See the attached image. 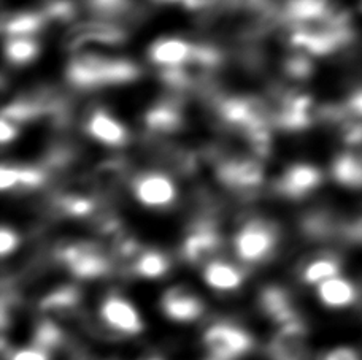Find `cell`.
Returning a JSON list of instances; mask_svg holds the SVG:
<instances>
[{"label": "cell", "instance_id": "cell-36", "mask_svg": "<svg viewBox=\"0 0 362 360\" xmlns=\"http://www.w3.org/2000/svg\"><path fill=\"white\" fill-rule=\"evenodd\" d=\"M16 133H18V126L13 124L10 121L2 119V122H0V138H2V143L4 145L10 143L11 140H15Z\"/></svg>", "mask_w": 362, "mask_h": 360}, {"label": "cell", "instance_id": "cell-16", "mask_svg": "<svg viewBox=\"0 0 362 360\" xmlns=\"http://www.w3.org/2000/svg\"><path fill=\"white\" fill-rule=\"evenodd\" d=\"M86 132L90 138L107 146H122L129 140L126 127L103 108L90 112L86 121Z\"/></svg>", "mask_w": 362, "mask_h": 360}, {"label": "cell", "instance_id": "cell-17", "mask_svg": "<svg viewBox=\"0 0 362 360\" xmlns=\"http://www.w3.org/2000/svg\"><path fill=\"white\" fill-rule=\"evenodd\" d=\"M64 260L78 278H97L107 272L108 263L99 251L88 244H75L64 251Z\"/></svg>", "mask_w": 362, "mask_h": 360}, {"label": "cell", "instance_id": "cell-28", "mask_svg": "<svg viewBox=\"0 0 362 360\" xmlns=\"http://www.w3.org/2000/svg\"><path fill=\"white\" fill-rule=\"evenodd\" d=\"M283 70H284V73L289 76V78L307 80L313 73V64L308 59V56L305 53L297 51V53L291 54L286 57V59H284Z\"/></svg>", "mask_w": 362, "mask_h": 360}, {"label": "cell", "instance_id": "cell-21", "mask_svg": "<svg viewBox=\"0 0 362 360\" xmlns=\"http://www.w3.org/2000/svg\"><path fill=\"white\" fill-rule=\"evenodd\" d=\"M48 19L43 11H19L5 16L2 32L6 38L10 37H35Z\"/></svg>", "mask_w": 362, "mask_h": 360}, {"label": "cell", "instance_id": "cell-19", "mask_svg": "<svg viewBox=\"0 0 362 360\" xmlns=\"http://www.w3.org/2000/svg\"><path fill=\"white\" fill-rule=\"evenodd\" d=\"M316 295L325 306L339 310V308L353 305L358 299V291L351 281L341 278V276H335V278L321 282L316 289Z\"/></svg>", "mask_w": 362, "mask_h": 360}, {"label": "cell", "instance_id": "cell-32", "mask_svg": "<svg viewBox=\"0 0 362 360\" xmlns=\"http://www.w3.org/2000/svg\"><path fill=\"white\" fill-rule=\"evenodd\" d=\"M10 360H49V354L42 346H28V348H19L11 352Z\"/></svg>", "mask_w": 362, "mask_h": 360}, {"label": "cell", "instance_id": "cell-6", "mask_svg": "<svg viewBox=\"0 0 362 360\" xmlns=\"http://www.w3.org/2000/svg\"><path fill=\"white\" fill-rule=\"evenodd\" d=\"M274 126L283 131H303L313 124V102L303 92L278 91L276 107L272 110Z\"/></svg>", "mask_w": 362, "mask_h": 360}, {"label": "cell", "instance_id": "cell-5", "mask_svg": "<svg viewBox=\"0 0 362 360\" xmlns=\"http://www.w3.org/2000/svg\"><path fill=\"white\" fill-rule=\"evenodd\" d=\"M204 343L216 360H234L253 348V337L242 327L218 323L205 332Z\"/></svg>", "mask_w": 362, "mask_h": 360}, {"label": "cell", "instance_id": "cell-35", "mask_svg": "<svg viewBox=\"0 0 362 360\" xmlns=\"http://www.w3.org/2000/svg\"><path fill=\"white\" fill-rule=\"evenodd\" d=\"M344 140L350 145H358L362 141V124H350L344 127Z\"/></svg>", "mask_w": 362, "mask_h": 360}, {"label": "cell", "instance_id": "cell-10", "mask_svg": "<svg viewBox=\"0 0 362 360\" xmlns=\"http://www.w3.org/2000/svg\"><path fill=\"white\" fill-rule=\"evenodd\" d=\"M322 175L315 165L294 164L283 172L276 179L275 189L288 198H302L313 192L321 184Z\"/></svg>", "mask_w": 362, "mask_h": 360}, {"label": "cell", "instance_id": "cell-20", "mask_svg": "<svg viewBox=\"0 0 362 360\" xmlns=\"http://www.w3.org/2000/svg\"><path fill=\"white\" fill-rule=\"evenodd\" d=\"M219 244V236L216 230L213 229L210 224L200 222L199 226L194 227L192 232L185 241V256L187 260L199 262L202 260L205 256L215 253V249Z\"/></svg>", "mask_w": 362, "mask_h": 360}, {"label": "cell", "instance_id": "cell-18", "mask_svg": "<svg viewBox=\"0 0 362 360\" xmlns=\"http://www.w3.org/2000/svg\"><path fill=\"white\" fill-rule=\"evenodd\" d=\"M202 280L206 286L218 292H230L243 284V272L234 263L226 260H210L202 270Z\"/></svg>", "mask_w": 362, "mask_h": 360}, {"label": "cell", "instance_id": "cell-31", "mask_svg": "<svg viewBox=\"0 0 362 360\" xmlns=\"http://www.w3.org/2000/svg\"><path fill=\"white\" fill-rule=\"evenodd\" d=\"M59 340H61V333L51 323H43V324H40V327H38L35 344L42 346L43 349L48 351V348L56 344Z\"/></svg>", "mask_w": 362, "mask_h": 360}, {"label": "cell", "instance_id": "cell-7", "mask_svg": "<svg viewBox=\"0 0 362 360\" xmlns=\"http://www.w3.org/2000/svg\"><path fill=\"white\" fill-rule=\"evenodd\" d=\"M132 192L146 208H167L175 202L177 186L163 172H144L132 179Z\"/></svg>", "mask_w": 362, "mask_h": 360}, {"label": "cell", "instance_id": "cell-3", "mask_svg": "<svg viewBox=\"0 0 362 360\" xmlns=\"http://www.w3.org/2000/svg\"><path fill=\"white\" fill-rule=\"evenodd\" d=\"M276 244V229L266 220H251L238 229L234 249L240 260L257 263L272 254Z\"/></svg>", "mask_w": 362, "mask_h": 360}, {"label": "cell", "instance_id": "cell-4", "mask_svg": "<svg viewBox=\"0 0 362 360\" xmlns=\"http://www.w3.org/2000/svg\"><path fill=\"white\" fill-rule=\"evenodd\" d=\"M216 178L230 191L240 192V194H253L264 181V169L257 157H228L218 162Z\"/></svg>", "mask_w": 362, "mask_h": 360}, {"label": "cell", "instance_id": "cell-25", "mask_svg": "<svg viewBox=\"0 0 362 360\" xmlns=\"http://www.w3.org/2000/svg\"><path fill=\"white\" fill-rule=\"evenodd\" d=\"M339 273H340L339 259H335L332 256H325L312 260L305 268H303L302 280L303 282H307V284L320 286L321 282L339 276Z\"/></svg>", "mask_w": 362, "mask_h": 360}, {"label": "cell", "instance_id": "cell-13", "mask_svg": "<svg viewBox=\"0 0 362 360\" xmlns=\"http://www.w3.org/2000/svg\"><path fill=\"white\" fill-rule=\"evenodd\" d=\"M327 0H288L281 10V21L289 28H308L321 24L332 15Z\"/></svg>", "mask_w": 362, "mask_h": 360}, {"label": "cell", "instance_id": "cell-30", "mask_svg": "<svg viewBox=\"0 0 362 360\" xmlns=\"http://www.w3.org/2000/svg\"><path fill=\"white\" fill-rule=\"evenodd\" d=\"M264 305H266L267 313L276 319H289L286 318L289 313L288 300L284 299V295L280 291H266V294H264Z\"/></svg>", "mask_w": 362, "mask_h": 360}, {"label": "cell", "instance_id": "cell-22", "mask_svg": "<svg viewBox=\"0 0 362 360\" xmlns=\"http://www.w3.org/2000/svg\"><path fill=\"white\" fill-rule=\"evenodd\" d=\"M332 176L345 188H362V156L346 151L339 154L332 162Z\"/></svg>", "mask_w": 362, "mask_h": 360}, {"label": "cell", "instance_id": "cell-14", "mask_svg": "<svg viewBox=\"0 0 362 360\" xmlns=\"http://www.w3.org/2000/svg\"><path fill=\"white\" fill-rule=\"evenodd\" d=\"M194 51H196V43L187 42L185 38L167 37L154 42L148 51V56H150V61L160 68L185 67L192 64Z\"/></svg>", "mask_w": 362, "mask_h": 360}, {"label": "cell", "instance_id": "cell-12", "mask_svg": "<svg viewBox=\"0 0 362 360\" xmlns=\"http://www.w3.org/2000/svg\"><path fill=\"white\" fill-rule=\"evenodd\" d=\"M144 122L148 132L153 133L154 137L178 132L185 124L183 108H181L178 95L158 100L156 104L146 112Z\"/></svg>", "mask_w": 362, "mask_h": 360}, {"label": "cell", "instance_id": "cell-27", "mask_svg": "<svg viewBox=\"0 0 362 360\" xmlns=\"http://www.w3.org/2000/svg\"><path fill=\"white\" fill-rule=\"evenodd\" d=\"M88 10L99 19L124 16L132 10V0H85Z\"/></svg>", "mask_w": 362, "mask_h": 360}, {"label": "cell", "instance_id": "cell-11", "mask_svg": "<svg viewBox=\"0 0 362 360\" xmlns=\"http://www.w3.org/2000/svg\"><path fill=\"white\" fill-rule=\"evenodd\" d=\"M160 310L173 323H192L202 316L204 301L187 289L173 287L164 292L160 299Z\"/></svg>", "mask_w": 362, "mask_h": 360}, {"label": "cell", "instance_id": "cell-34", "mask_svg": "<svg viewBox=\"0 0 362 360\" xmlns=\"http://www.w3.org/2000/svg\"><path fill=\"white\" fill-rule=\"evenodd\" d=\"M321 360H361V357L356 351L350 348H337L329 351L327 354L321 357Z\"/></svg>", "mask_w": 362, "mask_h": 360}, {"label": "cell", "instance_id": "cell-33", "mask_svg": "<svg viewBox=\"0 0 362 360\" xmlns=\"http://www.w3.org/2000/svg\"><path fill=\"white\" fill-rule=\"evenodd\" d=\"M19 239L15 230L10 227H2L0 230V253L2 256H10L16 249Z\"/></svg>", "mask_w": 362, "mask_h": 360}, {"label": "cell", "instance_id": "cell-2", "mask_svg": "<svg viewBox=\"0 0 362 360\" xmlns=\"http://www.w3.org/2000/svg\"><path fill=\"white\" fill-rule=\"evenodd\" d=\"M211 102L223 124L242 133L243 138L251 132L259 128H272L274 126V116L269 105L255 95H229V97L216 95Z\"/></svg>", "mask_w": 362, "mask_h": 360}, {"label": "cell", "instance_id": "cell-26", "mask_svg": "<svg viewBox=\"0 0 362 360\" xmlns=\"http://www.w3.org/2000/svg\"><path fill=\"white\" fill-rule=\"evenodd\" d=\"M57 207L61 208L64 215L74 217H85L93 213L95 208V200L93 197L80 192H70V194H62L57 197Z\"/></svg>", "mask_w": 362, "mask_h": 360}, {"label": "cell", "instance_id": "cell-23", "mask_svg": "<svg viewBox=\"0 0 362 360\" xmlns=\"http://www.w3.org/2000/svg\"><path fill=\"white\" fill-rule=\"evenodd\" d=\"M169 259L164 253L156 249H150V251H144L135 260L134 270L140 278L144 280H159L169 272Z\"/></svg>", "mask_w": 362, "mask_h": 360}, {"label": "cell", "instance_id": "cell-37", "mask_svg": "<svg viewBox=\"0 0 362 360\" xmlns=\"http://www.w3.org/2000/svg\"><path fill=\"white\" fill-rule=\"evenodd\" d=\"M348 107H350V110L354 114H359V116H362V89L351 95L350 102H348Z\"/></svg>", "mask_w": 362, "mask_h": 360}, {"label": "cell", "instance_id": "cell-1", "mask_svg": "<svg viewBox=\"0 0 362 360\" xmlns=\"http://www.w3.org/2000/svg\"><path fill=\"white\" fill-rule=\"evenodd\" d=\"M137 64L127 59H112L99 54H80L69 62L67 81L76 89H99L124 85L140 76Z\"/></svg>", "mask_w": 362, "mask_h": 360}, {"label": "cell", "instance_id": "cell-29", "mask_svg": "<svg viewBox=\"0 0 362 360\" xmlns=\"http://www.w3.org/2000/svg\"><path fill=\"white\" fill-rule=\"evenodd\" d=\"M43 13L48 21L66 24L76 16V4L74 0H48Z\"/></svg>", "mask_w": 362, "mask_h": 360}, {"label": "cell", "instance_id": "cell-38", "mask_svg": "<svg viewBox=\"0 0 362 360\" xmlns=\"http://www.w3.org/2000/svg\"><path fill=\"white\" fill-rule=\"evenodd\" d=\"M145 360H160V359H158V357H150V359H145Z\"/></svg>", "mask_w": 362, "mask_h": 360}, {"label": "cell", "instance_id": "cell-8", "mask_svg": "<svg viewBox=\"0 0 362 360\" xmlns=\"http://www.w3.org/2000/svg\"><path fill=\"white\" fill-rule=\"evenodd\" d=\"M126 30L116 23L107 19H94L75 24L66 35V47L69 49H80L88 43L108 44V47H118L126 42Z\"/></svg>", "mask_w": 362, "mask_h": 360}, {"label": "cell", "instance_id": "cell-9", "mask_svg": "<svg viewBox=\"0 0 362 360\" xmlns=\"http://www.w3.org/2000/svg\"><path fill=\"white\" fill-rule=\"evenodd\" d=\"M100 319L107 327L124 333V335H139L144 332V319L131 300L119 294H110L100 304Z\"/></svg>", "mask_w": 362, "mask_h": 360}, {"label": "cell", "instance_id": "cell-15", "mask_svg": "<svg viewBox=\"0 0 362 360\" xmlns=\"http://www.w3.org/2000/svg\"><path fill=\"white\" fill-rule=\"evenodd\" d=\"M49 172L43 165H10L0 170V188L4 191H30L47 183Z\"/></svg>", "mask_w": 362, "mask_h": 360}, {"label": "cell", "instance_id": "cell-24", "mask_svg": "<svg viewBox=\"0 0 362 360\" xmlns=\"http://www.w3.org/2000/svg\"><path fill=\"white\" fill-rule=\"evenodd\" d=\"M40 53V44L34 37H10L5 43V54L13 66H25Z\"/></svg>", "mask_w": 362, "mask_h": 360}]
</instances>
